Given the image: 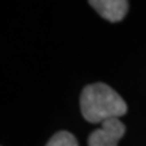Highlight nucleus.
Wrapping results in <instances>:
<instances>
[{"instance_id": "1", "label": "nucleus", "mask_w": 146, "mask_h": 146, "mask_svg": "<svg viewBox=\"0 0 146 146\" xmlns=\"http://www.w3.org/2000/svg\"><path fill=\"white\" fill-rule=\"evenodd\" d=\"M80 110L85 120L91 123H104L123 116L127 112V104L110 85L95 83L83 89Z\"/></svg>"}, {"instance_id": "2", "label": "nucleus", "mask_w": 146, "mask_h": 146, "mask_svg": "<svg viewBox=\"0 0 146 146\" xmlns=\"http://www.w3.org/2000/svg\"><path fill=\"white\" fill-rule=\"evenodd\" d=\"M126 127L119 119H111L102 123L100 129H96L89 134L88 146H118V142L125 135Z\"/></svg>"}, {"instance_id": "3", "label": "nucleus", "mask_w": 146, "mask_h": 146, "mask_svg": "<svg viewBox=\"0 0 146 146\" xmlns=\"http://www.w3.org/2000/svg\"><path fill=\"white\" fill-rule=\"evenodd\" d=\"M89 4L110 22L122 21L129 10V1L126 0H94Z\"/></svg>"}, {"instance_id": "4", "label": "nucleus", "mask_w": 146, "mask_h": 146, "mask_svg": "<svg viewBox=\"0 0 146 146\" xmlns=\"http://www.w3.org/2000/svg\"><path fill=\"white\" fill-rule=\"evenodd\" d=\"M46 146H78L77 139L68 131H58L49 139Z\"/></svg>"}]
</instances>
